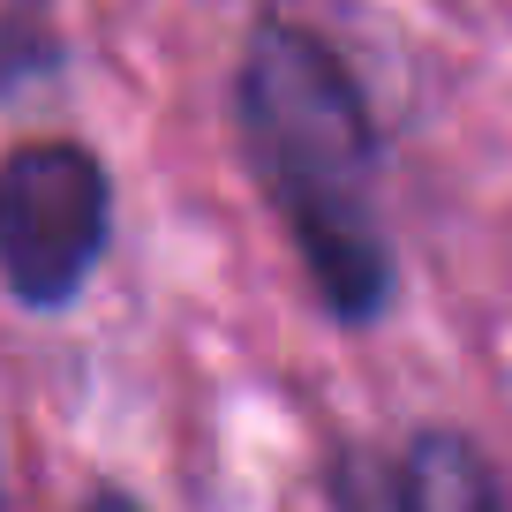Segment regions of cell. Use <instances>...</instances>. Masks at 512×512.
<instances>
[{
  "label": "cell",
  "mask_w": 512,
  "mask_h": 512,
  "mask_svg": "<svg viewBox=\"0 0 512 512\" xmlns=\"http://www.w3.org/2000/svg\"><path fill=\"white\" fill-rule=\"evenodd\" d=\"M234 136L332 324L369 332L400 302V256L377 219V121L354 68L302 23H256L234 68Z\"/></svg>",
  "instance_id": "cell-1"
},
{
  "label": "cell",
  "mask_w": 512,
  "mask_h": 512,
  "mask_svg": "<svg viewBox=\"0 0 512 512\" xmlns=\"http://www.w3.org/2000/svg\"><path fill=\"white\" fill-rule=\"evenodd\" d=\"M113 241V181L76 136L0 159V287L23 309H68Z\"/></svg>",
  "instance_id": "cell-2"
},
{
  "label": "cell",
  "mask_w": 512,
  "mask_h": 512,
  "mask_svg": "<svg viewBox=\"0 0 512 512\" xmlns=\"http://www.w3.org/2000/svg\"><path fill=\"white\" fill-rule=\"evenodd\" d=\"M332 497L339 505H400V512H475L497 505L505 482L490 475L475 445L460 430H422L400 452H347L332 467Z\"/></svg>",
  "instance_id": "cell-3"
},
{
  "label": "cell",
  "mask_w": 512,
  "mask_h": 512,
  "mask_svg": "<svg viewBox=\"0 0 512 512\" xmlns=\"http://www.w3.org/2000/svg\"><path fill=\"white\" fill-rule=\"evenodd\" d=\"M61 0H0V98H23L61 76Z\"/></svg>",
  "instance_id": "cell-4"
}]
</instances>
